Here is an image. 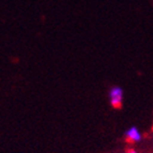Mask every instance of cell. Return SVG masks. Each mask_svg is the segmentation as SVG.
<instances>
[{
    "instance_id": "1",
    "label": "cell",
    "mask_w": 153,
    "mask_h": 153,
    "mask_svg": "<svg viewBox=\"0 0 153 153\" xmlns=\"http://www.w3.org/2000/svg\"><path fill=\"white\" fill-rule=\"evenodd\" d=\"M110 103L115 108H120L123 101V90L120 87H112L109 91Z\"/></svg>"
},
{
    "instance_id": "3",
    "label": "cell",
    "mask_w": 153,
    "mask_h": 153,
    "mask_svg": "<svg viewBox=\"0 0 153 153\" xmlns=\"http://www.w3.org/2000/svg\"><path fill=\"white\" fill-rule=\"evenodd\" d=\"M126 153H136V151H134V150H128Z\"/></svg>"
},
{
    "instance_id": "2",
    "label": "cell",
    "mask_w": 153,
    "mask_h": 153,
    "mask_svg": "<svg viewBox=\"0 0 153 153\" xmlns=\"http://www.w3.org/2000/svg\"><path fill=\"white\" fill-rule=\"evenodd\" d=\"M125 138L128 139L131 143H137L141 139V134L140 132L138 131L137 128L133 126V128H128L126 132H125Z\"/></svg>"
}]
</instances>
